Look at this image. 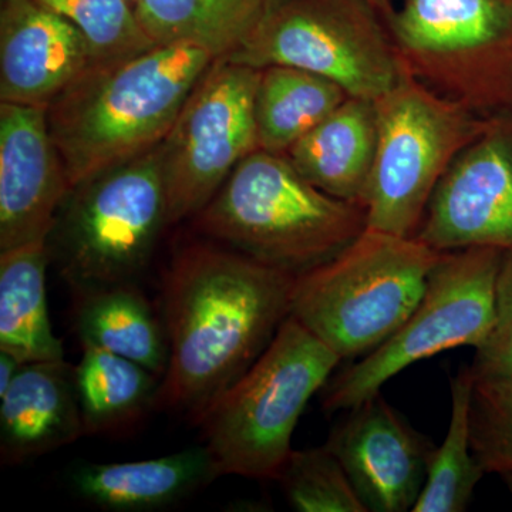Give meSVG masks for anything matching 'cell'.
Here are the masks:
<instances>
[{
  "label": "cell",
  "mask_w": 512,
  "mask_h": 512,
  "mask_svg": "<svg viewBox=\"0 0 512 512\" xmlns=\"http://www.w3.org/2000/svg\"><path fill=\"white\" fill-rule=\"evenodd\" d=\"M367 2L372 3V5L375 6V8L379 10L380 13H382V15H386V18L394 10V0H367Z\"/></svg>",
  "instance_id": "4dcf8cb0"
},
{
  "label": "cell",
  "mask_w": 512,
  "mask_h": 512,
  "mask_svg": "<svg viewBox=\"0 0 512 512\" xmlns=\"http://www.w3.org/2000/svg\"><path fill=\"white\" fill-rule=\"evenodd\" d=\"M451 419L446 439L431 457L429 473L413 512L467 510L485 471L471 447L470 409L474 377L464 366L451 379Z\"/></svg>",
  "instance_id": "cb8c5ba5"
},
{
  "label": "cell",
  "mask_w": 512,
  "mask_h": 512,
  "mask_svg": "<svg viewBox=\"0 0 512 512\" xmlns=\"http://www.w3.org/2000/svg\"><path fill=\"white\" fill-rule=\"evenodd\" d=\"M214 62L207 50L174 43L77 77L46 109L70 187L160 146Z\"/></svg>",
  "instance_id": "7a4b0ae2"
},
{
  "label": "cell",
  "mask_w": 512,
  "mask_h": 512,
  "mask_svg": "<svg viewBox=\"0 0 512 512\" xmlns=\"http://www.w3.org/2000/svg\"><path fill=\"white\" fill-rule=\"evenodd\" d=\"M376 143L375 101L349 96L285 156L319 190L362 205Z\"/></svg>",
  "instance_id": "ac0fdd59"
},
{
  "label": "cell",
  "mask_w": 512,
  "mask_h": 512,
  "mask_svg": "<svg viewBox=\"0 0 512 512\" xmlns=\"http://www.w3.org/2000/svg\"><path fill=\"white\" fill-rule=\"evenodd\" d=\"M168 225L161 144L70 190L47 239L74 295L136 285Z\"/></svg>",
  "instance_id": "5b68a950"
},
{
  "label": "cell",
  "mask_w": 512,
  "mask_h": 512,
  "mask_svg": "<svg viewBox=\"0 0 512 512\" xmlns=\"http://www.w3.org/2000/svg\"><path fill=\"white\" fill-rule=\"evenodd\" d=\"M295 281L210 239L181 249L164 276L170 359L157 407L200 424L275 338Z\"/></svg>",
  "instance_id": "6da1fadb"
},
{
  "label": "cell",
  "mask_w": 512,
  "mask_h": 512,
  "mask_svg": "<svg viewBox=\"0 0 512 512\" xmlns=\"http://www.w3.org/2000/svg\"><path fill=\"white\" fill-rule=\"evenodd\" d=\"M470 429L485 474H512V379L474 380Z\"/></svg>",
  "instance_id": "4316f807"
},
{
  "label": "cell",
  "mask_w": 512,
  "mask_h": 512,
  "mask_svg": "<svg viewBox=\"0 0 512 512\" xmlns=\"http://www.w3.org/2000/svg\"><path fill=\"white\" fill-rule=\"evenodd\" d=\"M503 252L491 247L443 252L412 315L379 348L326 383L323 409H353L413 363L461 346L477 348L497 322Z\"/></svg>",
  "instance_id": "9c48e42d"
},
{
  "label": "cell",
  "mask_w": 512,
  "mask_h": 512,
  "mask_svg": "<svg viewBox=\"0 0 512 512\" xmlns=\"http://www.w3.org/2000/svg\"><path fill=\"white\" fill-rule=\"evenodd\" d=\"M47 241L0 252V350L22 363L64 359L46 298Z\"/></svg>",
  "instance_id": "44dd1931"
},
{
  "label": "cell",
  "mask_w": 512,
  "mask_h": 512,
  "mask_svg": "<svg viewBox=\"0 0 512 512\" xmlns=\"http://www.w3.org/2000/svg\"><path fill=\"white\" fill-rule=\"evenodd\" d=\"M221 476L207 446L168 456L114 464H84L72 474L74 493L106 511L164 510Z\"/></svg>",
  "instance_id": "e0dca14e"
},
{
  "label": "cell",
  "mask_w": 512,
  "mask_h": 512,
  "mask_svg": "<svg viewBox=\"0 0 512 512\" xmlns=\"http://www.w3.org/2000/svg\"><path fill=\"white\" fill-rule=\"evenodd\" d=\"M192 222L202 237L298 276L352 244L366 212L309 183L285 154L256 150Z\"/></svg>",
  "instance_id": "3957f363"
},
{
  "label": "cell",
  "mask_w": 512,
  "mask_h": 512,
  "mask_svg": "<svg viewBox=\"0 0 512 512\" xmlns=\"http://www.w3.org/2000/svg\"><path fill=\"white\" fill-rule=\"evenodd\" d=\"M94 64L82 30L36 0L0 5V100L42 107Z\"/></svg>",
  "instance_id": "9a60e30c"
},
{
  "label": "cell",
  "mask_w": 512,
  "mask_h": 512,
  "mask_svg": "<svg viewBox=\"0 0 512 512\" xmlns=\"http://www.w3.org/2000/svg\"><path fill=\"white\" fill-rule=\"evenodd\" d=\"M261 70L215 60L161 143L168 224L194 218L235 167L259 150L255 93Z\"/></svg>",
  "instance_id": "8fae6325"
},
{
  "label": "cell",
  "mask_w": 512,
  "mask_h": 512,
  "mask_svg": "<svg viewBox=\"0 0 512 512\" xmlns=\"http://www.w3.org/2000/svg\"><path fill=\"white\" fill-rule=\"evenodd\" d=\"M69 178L42 107L0 103V252L49 239Z\"/></svg>",
  "instance_id": "5bb4252c"
},
{
  "label": "cell",
  "mask_w": 512,
  "mask_h": 512,
  "mask_svg": "<svg viewBox=\"0 0 512 512\" xmlns=\"http://www.w3.org/2000/svg\"><path fill=\"white\" fill-rule=\"evenodd\" d=\"M259 70L256 136L259 150L268 153H288L349 97L339 84L306 70L288 66Z\"/></svg>",
  "instance_id": "603a6c76"
},
{
  "label": "cell",
  "mask_w": 512,
  "mask_h": 512,
  "mask_svg": "<svg viewBox=\"0 0 512 512\" xmlns=\"http://www.w3.org/2000/svg\"><path fill=\"white\" fill-rule=\"evenodd\" d=\"M501 477L504 478V483L507 485L508 491H510L512 495V474H504V476Z\"/></svg>",
  "instance_id": "1f68e13d"
},
{
  "label": "cell",
  "mask_w": 512,
  "mask_h": 512,
  "mask_svg": "<svg viewBox=\"0 0 512 512\" xmlns=\"http://www.w3.org/2000/svg\"><path fill=\"white\" fill-rule=\"evenodd\" d=\"M342 359L291 315L198 426L221 476L278 480L306 404Z\"/></svg>",
  "instance_id": "8992f818"
},
{
  "label": "cell",
  "mask_w": 512,
  "mask_h": 512,
  "mask_svg": "<svg viewBox=\"0 0 512 512\" xmlns=\"http://www.w3.org/2000/svg\"><path fill=\"white\" fill-rule=\"evenodd\" d=\"M470 367L474 380L512 379V320H497L476 348Z\"/></svg>",
  "instance_id": "83f0119b"
},
{
  "label": "cell",
  "mask_w": 512,
  "mask_h": 512,
  "mask_svg": "<svg viewBox=\"0 0 512 512\" xmlns=\"http://www.w3.org/2000/svg\"><path fill=\"white\" fill-rule=\"evenodd\" d=\"M387 20L414 79L484 119L512 113V0H404Z\"/></svg>",
  "instance_id": "ba28073f"
},
{
  "label": "cell",
  "mask_w": 512,
  "mask_h": 512,
  "mask_svg": "<svg viewBox=\"0 0 512 512\" xmlns=\"http://www.w3.org/2000/svg\"><path fill=\"white\" fill-rule=\"evenodd\" d=\"M497 320H512V249L503 252L498 272Z\"/></svg>",
  "instance_id": "f1b7e54d"
},
{
  "label": "cell",
  "mask_w": 512,
  "mask_h": 512,
  "mask_svg": "<svg viewBox=\"0 0 512 512\" xmlns=\"http://www.w3.org/2000/svg\"><path fill=\"white\" fill-rule=\"evenodd\" d=\"M84 436L74 367L62 360L25 363L0 397V457L16 466Z\"/></svg>",
  "instance_id": "2e32d148"
},
{
  "label": "cell",
  "mask_w": 512,
  "mask_h": 512,
  "mask_svg": "<svg viewBox=\"0 0 512 512\" xmlns=\"http://www.w3.org/2000/svg\"><path fill=\"white\" fill-rule=\"evenodd\" d=\"M375 163L363 208L366 229L414 238L441 178L490 119L404 73L375 101Z\"/></svg>",
  "instance_id": "52a82bcc"
},
{
  "label": "cell",
  "mask_w": 512,
  "mask_h": 512,
  "mask_svg": "<svg viewBox=\"0 0 512 512\" xmlns=\"http://www.w3.org/2000/svg\"><path fill=\"white\" fill-rule=\"evenodd\" d=\"M349 412L325 446L345 468L367 511H412L436 450L433 441L380 393Z\"/></svg>",
  "instance_id": "4fadbf2b"
},
{
  "label": "cell",
  "mask_w": 512,
  "mask_h": 512,
  "mask_svg": "<svg viewBox=\"0 0 512 512\" xmlns=\"http://www.w3.org/2000/svg\"><path fill=\"white\" fill-rule=\"evenodd\" d=\"M441 254L416 238L365 229L296 276L289 315L340 359L366 356L412 315Z\"/></svg>",
  "instance_id": "277c9868"
},
{
  "label": "cell",
  "mask_w": 512,
  "mask_h": 512,
  "mask_svg": "<svg viewBox=\"0 0 512 512\" xmlns=\"http://www.w3.org/2000/svg\"><path fill=\"white\" fill-rule=\"evenodd\" d=\"M380 16L367 0H275L228 62L296 67L332 80L350 97L376 101L406 73Z\"/></svg>",
  "instance_id": "30bf717a"
},
{
  "label": "cell",
  "mask_w": 512,
  "mask_h": 512,
  "mask_svg": "<svg viewBox=\"0 0 512 512\" xmlns=\"http://www.w3.org/2000/svg\"><path fill=\"white\" fill-rule=\"evenodd\" d=\"M275 0H137V18L154 45L187 43L215 60L237 55Z\"/></svg>",
  "instance_id": "ffe728a7"
},
{
  "label": "cell",
  "mask_w": 512,
  "mask_h": 512,
  "mask_svg": "<svg viewBox=\"0 0 512 512\" xmlns=\"http://www.w3.org/2000/svg\"><path fill=\"white\" fill-rule=\"evenodd\" d=\"M130 2L133 3V5H136L137 0H130Z\"/></svg>",
  "instance_id": "d6a6232c"
},
{
  "label": "cell",
  "mask_w": 512,
  "mask_h": 512,
  "mask_svg": "<svg viewBox=\"0 0 512 512\" xmlns=\"http://www.w3.org/2000/svg\"><path fill=\"white\" fill-rule=\"evenodd\" d=\"M299 512H367L345 468L328 447L292 450L278 477Z\"/></svg>",
  "instance_id": "484cf974"
},
{
  "label": "cell",
  "mask_w": 512,
  "mask_h": 512,
  "mask_svg": "<svg viewBox=\"0 0 512 512\" xmlns=\"http://www.w3.org/2000/svg\"><path fill=\"white\" fill-rule=\"evenodd\" d=\"M23 365L25 363L20 362L18 357L10 355L5 350H0V397L5 396L8 392Z\"/></svg>",
  "instance_id": "f546056e"
},
{
  "label": "cell",
  "mask_w": 512,
  "mask_h": 512,
  "mask_svg": "<svg viewBox=\"0 0 512 512\" xmlns=\"http://www.w3.org/2000/svg\"><path fill=\"white\" fill-rule=\"evenodd\" d=\"M82 30L94 63H114L156 46L130 0H36Z\"/></svg>",
  "instance_id": "d4e9b609"
},
{
  "label": "cell",
  "mask_w": 512,
  "mask_h": 512,
  "mask_svg": "<svg viewBox=\"0 0 512 512\" xmlns=\"http://www.w3.org/2000/svg\"><path fill=\"white\" fill-rule=\"evenodd\" d=\"M73 325L83 348L126 357L163 379L170 359L167 332L137 285L76 295Z\"/></svg>",
  "instance_id": "d6986e66"
},
{
  "label": "cell",
  "mask_w": 512,
  "mask_h": 512,
  "mask_svg": "<svg viewBox=\"0 0 512 512\" xmlns=\"http://www.w3.org/2000/svg\"><path fill=\"white\" fill-rule=\"evenodd\" d=\"M414 238L439 252L512 249V113L490 119L458 154Z\"/></svg>",
  "instance_id": "7c38bea8"
},
{
  "label": "cell",
  "mask_w": 512,
  "mask_h": 512,
  "mask_svg": "<svg viewBox=\"0 0 512 512\" xmlns=\"http://www.w3.org/2000/svg\"><path fill=\"white\" fill-rule=\"evenodd\" d=\"M74 384L84 436H120L157 407L161 377L126 357L83 348Z\"/></svg>",
  "instance_id": "7402d4cb"
}]
</instances>
